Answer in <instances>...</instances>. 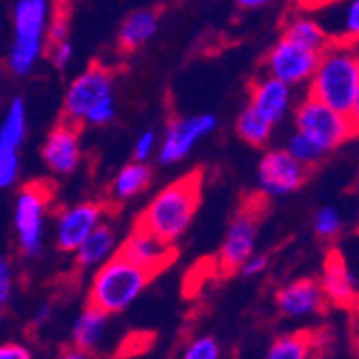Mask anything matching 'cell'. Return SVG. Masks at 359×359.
I'll use <instances>...</instances> for the list:
<instances>
[{
    "instance_id": "cell-1",
    "label": "cell",
    "mask_w": 359,
    "mask_h": 359,
    "mask_svg": "<svg viewBox=\"0 0 359 359\" xmlns=\"http://www.w3.org/2000/svg\"><path fill=\"white\" fill-rule=\"evenodd\" d=\"M203 194V172L194 170L159 189L138 215V228L166 243H177L191 226Z\"/></svg>"
},
{
    "instance_id": "cell-2",
    "label": "cell",
    "mask_w": 359,
    "mask_h": 359,
    "mask_svg": "<svg viewBox=\"0 0 359 359\" xmlns=\"http://www.w3.org/2000/svg\"><path fill=\"white\" fill-rule=\"evenodd\" d=\"M357 90L359 52L348 43L332 41L320 52L318 65L308 82V95L348 114Z\"/></svg>"
},
{
    "instance_id": "cell-3",
    "label": "cell",
    "mask_w": 359,
    "mask_h": 359,
    "mask_svg": "<svg viewBox=\"0 0 359 359\" xmlns=\"http://www.w3.org/2000/svg\"><path fill=\"white\" fill-rule=\"evenodd\" d=\"M153 278L149 269L114 254L97 267L88 288V304L106 314H121L140 297Z\"/></svg>"
},
{
    "instance_id": "cell-4",
    "label": "cell",
    "mask_w": 359,
    "mask_h": 359,
    "mask_svg": "<svg viewBox=\"0 0 359 359\" xmlns=\"http://www.w3.org/2000/svg\"><path fill=\"white\" fill-rule=\"evenodd\" d=\"M50 15V0H18L13 5V39L7 62L15 76H28L46 52Z\"/></svg>"
},
{
    "instance_id": "cell-5",
    "label": "cell",
    "mask_w": 359,
    "mask_h": 359,
    "mask_svg": "<svg viewBox=\"0 0 359 359\" xmlns=\"http://www.w3.org/2000/svg\"><path fill=\"white\" fill-rule=\"evenodd\" d=\"M295 129L312 144H316L325 155H330L357 136L346 112L323 104L310 95L295 110Z\"/></svg>"
},
{
    "instance_id": "cell-6",
    "label": "cell",
    "mask_w": 359,
    "mask_h": 359,
    "mask_svg": "<svg viewBox=\"0 0 359 359\" xmlns=\"http://www.w3.org/2000/svg\"><path fill=\"white\" fill-rule=\"evenodd\" d=\"M52 201V187L46 181H32L22 187L15 201V235L24 256H37L43 245L46 215Z\"/></svg>"
},
{
    "instance_id": "cell-7",
    "label": "cell",
    "mask_w": 359,
    "mask_h": 359,
    "mask_svg": "<svg viewBox=\"0 0 359 359\" xmlns=\"http://www.w3.org/2000/svg\"><path fill=\"white\" fill-rule=\"evenodd\" d=\"M114 95V76L104 65H90L88 69H84L67 88L62 100V118L84 125L86 114L104 102L106 97Z\"/></svg>"
},
{
    "instance_id": "cell-8",
    "label": "cell",
    "mask_w": 359,
    "mask_h": 359,
    "mask_svg": "<svg viewBox=\"0 0 359 359\" xmlns=\"http://www.w3.org/2000/svg\"><path fill=\"white\" fill-rule=\"evenodd\" d=\"M215 129H217L215 114H194V116L172 118L157 149L159 164H164V166L179 164V161H183L196 147H198L201 140L213 134Z\"/></svg>"
},
{
    "instance_id": "cell-9",
    "label": "cell",
    "mask_w": 359,
    "mask_h": 359,
    "mask_svg": "<svg viewBox=\"0 0 359 359\" xmlns=\"http://www.w3.org/2000/svg\"><path fill=\"white\" fill-rule=\"evenodd\" d=\"M258 211H260V203L248 201L233 217L217 254V267L222 269V273L239 271L243 260L250 254H254L256 239H258V215H260Z\"/></svg>"
},
{
    "instance_id": "cell-10",
    "label": "cell",
    "mask_w": 359,
    "mask_h": 359,
    "mask_svg": "<svg viewBox=\"0 0 359 359\" xmlns=\"http://www.w3.org/2000/svg\"><path fill=\"white\" fill-rule=\"evenodd\" d=\"M308 170L286 149H271L260 157L258 187L267 198L288 196L308 181Z\"/></svg>"
},
{
    "instance_id": "cell-11",
    "label": "cell",
    "mask_w": 359,
    "mask_h": 359,
    "mask_svg": "<svg viewBox=\"0 0 359 359\" xmlns=\"http://www.w3.org/2000/svg\"><path fill=\"white\" fill-rule=\"evenodd\" d=\"M318 58V52L308 50L286 37H280L278 43L265 56V69L269 76L286 82L288 86H299L310 82Z\"/></svg>"
},
{
    "instance_id": "cell-12",
    "label": "cell",
    "mask_w": 359,
    "mask_h": 359,
    "mask_svg": "<svg viewBox=\"0 0 359 359\" xmlns=\"http://www.w3.org/2000/svg\"><path fill=\"white\" fill-rule=\"evenodd\" d=\"M106 207L102 203H78L65 207L56 215V248L60 252L74 254L78 245L93 233L95 226L104 222Z\"/></svg>"
},
{
    "instance_id": "cell-13",
    "label": "cell",
    "mask_w": 359,
    "mask_h": 359,
    "mask_svg": "<svg viewBox=\"0 0 359 359\" xmlns=\"http://www.w3.org/2000/svg\"><path fill=\"white\" fill-rule=\"evenodd\" d=\"M43 164L54 175H72L78 170L82 161V144H80V125L60 121L48 134L41 147Z\"/></svg>"
},
{
    "instance_id": "cell-14",
    "label": "cell",
    "mask_w": 359,
    "mask_h": 359,
    "mask_svg": "<svg viewBox=\"0 0 359 359\" xmlns=\"http://www.w3.org/2000/svg\"><path fill=\"white\" fill-rule=\"evenodd\" d=\"M116 254H121L127 260H132V263L149 269L153 276L164 271L175 260V256H177L172 243L161 241L159 237L151 235L149 231H144V228H138V226L118 245Z\"/></svg>"
},
{
    "instance_id": "cell-15",
    "label": "cell",
    "mask_w": 359,
    "mask_h": 359,
    "mask_svg": "<svg viewBox=\"0 0 359 359\" xmlns=\"http://www.w3.org/2000/svg\"><path fill=\"white\" fill-rule=\"evenodd\" d=\"M278 310L286 318H304L312 314H320L327 308V299L320 288V282L314 278H302L276 292Z\"/></svg>"
},
{
    "instance_id": "cell-16",
    "label": "cell",
    "mask_w": 359,
    "mask_h": 359,
    "mask_svg": "<svg viewBox=\"0 0 359 359\" xmlns=\"http://www.w3.org/2000/svg\"><path fill=\"white\" fill-rule=\"evenodd\" d=\"M320 288L325 292V299L332 306L338 308H353L357 302V282L355 276L346 263V258L338 252L332 250L325 256L323 271H320Z\"/></svg>"
},
{
    "instance_id": "cell-17",
    "label": "cell",
    "mask_w": 359,
    "mask_h": 359,
    "mask_svg": "<svg viewBox=\"0 0 359 359\" xmlns=\"http://www.w3.org/2000/svg\"><path fill=\"white\" fill-rule=\"evenodd\" d=\"M290 88L292 86H288L286 82L267 74L250 86V106L271 125H280L292 106Z\"/></svg>"
},
{
    "instance_id": "cell-18",
    "label": "cell",
    "mask_w": 359,
    "mask_h": 359,
    "mask_svg": "<svg viewBox=\"0 0 359 359\" xmlns=\"http://www.w3.org/2000/svg\"><path fill=\"white\" fill-rule=\"evenodd\" d=\"M118 250V241H116V233L110 224H100L93 228V233L78 245V250L74 252L76 263L80 269H97L102 263L110 256H114Z\"/></svg>"
},
{
    "instance_id": "cell-19",
    "label": "cell",
    "mask_w": 359,
    "mask_h": 359,
    "mask_svg": "<svg viewBox=\"0 0 359 359\" xmlns=\"http://www.w3.org/2000/svg\"><path fill=\"white\" fill-rule=\"evenodd\" d=\"M159 28V13L155 9H138L129 13L118 28V48L127 54L144 48Z\"/></svg>"
},
{
    "instance_id": "cell-20",
    "label": "cell",
    "mask_w": 359,
    "mask_h": 359,
    "mask_svg": "<svg viewBox=\"0 0 359 359\" xmlns=\"http://www.w3.org/2000/svg\"><path fill=\"white\" fill-rule=\"evenodd\" d=\"M108 316L104 310L95 308L88 304V308L78 316L76 325H74V334H72V340H74V348L80 351L84 357L97 353L100 348L102 340H104V334L108 330Z\"/></svg>"
},
{
    "instance_id": "cell-21",
    "label": "cell",
    "mask_w": 359,
    "mask_h": 359,
    "mask_svg": "<svg viewBox=\"0 0 359 359\" xmlns=\"http://www.w3.org/2000/svg\"><path fill=\"white\" fill-rule=\"evenodd\" d=\"M151 179H153V172L151 168L147 166V161H132V164L123 166L114 181H112V187H110V196L114 203H127L140 196L149 185H151Z\"/></svg>"
},
{
    "instance_id": "cell-22",
    "label": "cell",
    "mask_w": 359,
    "mask_h": 359,
    "mask_svg": "<svg viewBox=\"0 0 359 359\" xmlns=\"http://www.w3.org/2000/svg\"><path fill=\"white\" fill-rule=\"evenodd\" d=\"M282 37L295 41L308 50H314V52H323L332 43V37L330 32L325 30L314 18H308V15H297V18H290L284 26V32Z\"/></svg>"
},
{
    "instance_id": "cell-23",
    "label": "cell",
    "mask_w": 359,
    "mask_h": 359,
    "mask_svg": "<svg viewBox=\"0 0 359 359\" xmlns=\"http://www.w3.org/2000/svg\"><path fill=\"white\" fill-rule=\"evenodd\" d=\"M273 127L276 125H271L267 118L260 116L252 106L243 108V112L237 116V123H235L237 136L250 147H265L271 140Z\"/></svg>"
},
{
    "instance_id": "cell-24",
    "label": "cell",
    "mask_w": 359,
    "mask_h": 359,
    "mask_svg": "<svg viewBox=\"0 0 359 359\" xmlns=\"http://www.w3.org/2000/svg\"><path fill=\"white\" fill-rule=\"evenodd\" d=\"M26 132H28L26 104L22 97H13L11 104L7 106L3 121H0V142L20 149L26 138Z\"/></svg>"
},
{
    "instance_id": "cell-25",
    "label": "cell",
    "mask_w": 359,
    "mask_h": 359,
    "mask_svg": "<svg viewBox=\"0 0 359 359\" xmlns=\"http://www.w3.org/2000/svg\"><path fill=\"white\" fill-rule=\"evenodd\" d=\"M312 336L308 332H299V334H286L280 336L267 351L269 359H306L312 355Z\"/></svg>"
},
{
    "instance_id": "cell-26",
    "label": "cell",
    "mask_w": 359,
    "mask_h": 359,
    "mask_svg": "<svg viewBox=\"0 0 359 359\" xmlns=\"http://www.w3.org/2000/svg\"><path fill=\"white\" fill-rule=\"evenodd\" d=\"M344 9H342V18H340V28L334 30L332 41H340V43H348L355 46L359 43V0H342Z\"/></svg>"
},
{
    "instance_id": "cell-27",
    "label": "cell",
    "mask_w": 359,
    "mask_h": 359,
    "mask_svg": "<svg viewBox=\"0 0 359 359\" xmlns=\"http://www.w3.org/2000/svg\"><path fill=\"white\" fill-rule=\"evenodd\" d=\"M284 149H286L292 157H295V159L299 161V164H304L306 168H312V166L320 164V161L325 159V153H323L316 144H312L304 134H299L297 129L288 136Z\"/></svg>"
},
{
    "instance_id": "cell-28",
    "label": "cell",
    "mask_w": 359,
    "mask_h": 359,
    "mask_svg": "<svg viewBox=\"0 0 359 359\" xmlns=\"http://www.w3.org/2000/svg\"><path fill=\"white\" fill-rule=\"evenodd\" d=\"M314 233L320 241L332 243L342 233V217L336 207H323L314 215Z\"/></svg>"
},
{
    "instance_id": "cell-29",
    "label": "cell",
    "mask_w": 359,
    "mask_h": 359,
    "mask_svg": "<svg viewBox=\"0 0 359 359\" xmlns=\"http://www.w3.org/2000/svg\"><path fill=\"white\" fill-rule=\"evenodd\" d=\"M18 147L0 142V189H7L18 181L20 172V157Z\"/></svg>"
},
{
    "instance_id": "cell-30",
    "label": "cell",
    "mask_w": 359,
    "mask_h": 359,
    "mask_svg": "<svg viewBox=\"0 0 359 359\" xmlns=\"http://www.w3.org/2000/svg\"><path fill=\"white\" fill-rule=\"evenodd\" d=\"M69 22H72V13L67 9V5L56 3L50 15V24H48V37H46V46L48 43H56L62 39H69Z\"/></svg>"
},
{
    "instance_id": "cell-31",
    "label": "cell",
    "mask_w": 359,
    "mask_h": 359,
    "mask_svg": "<svg viewBox=\"0 0 359 359\" xmlns=\"http://www.w3.org/2000/svg\"><path fill=\"white\" fill-rule=\"evenodd\" d=\"M222 355V348L217 344L215 338L211 336H201L187 344V348L183 351L185 359H217Z\"/></svg>"
},
{
    "instance_id": "cell-32",
    "label": "cell",
    "mask_w": 359,
    "mask_h": 359,
    "mask_svg": "<svg viewBox=\"0 0 359 359\" xmlns=\"http://www.w3.org/2000/svg\"><path fill=\"white\" fill-rule=\"evenodd\" d=\"M48 58L52 62V67H56L58 72H65L69 67V62L74 58V43L69 39H62L56 43H48L46 46Z\"/></svg>"
},
{
    "instance_id": "cell-33",
    "label": "cell",
    "mask_w": 359,
    "mask_h": 359,
    "mask_svg": "<svg viewBox=\"0 0 359 359\" xmlns=\"http://www.w3.org/2000/svg\"><path fill=\"white\" fill-rule=\"evenodd\" d=\"M114 114H116V100H114V95H112V97H106L104 102H100L86 114L84 125H93V127L108 125V123H112Z\"/></svg>"
},
{
    "instance_id": "cell-34",
    "label": "cell",
    "mask_w": 359,
    "mask_h": 359,
    "mask_svg": "<svg viewBox=\"0 0 359 359\" xmlns=\"http://www.w3.org/2000/svg\"><path fill=\"white\" fill-rule=\"evenodd\" d=\"M157 151V134L153 132V129H147V132H142L134 144V159L136 161H149Z\"/></svg>"
},
{
    "instance_id": "cell-35",
    "label": "cell",
    "mask_w": 359,
    "mask_h": 359,
    "mask_svg": "<svg viewBox=\"0 0 359 359\" xmlns=\"http://www.w3.org/2000/svg\"><path fill=\"white\" fill-rule=\"evenodd\" d=\"M13 292V265L7 256H0V299L9 304Z\"/></svg>"
},
{
    "instance_id": "cell-36",
    "label": "cell",
    "mask_w": 359,
    "mask_h": 359,
    "mask_svg": "<svg viewBox=\"0 0 359 359\" xmlns=\"http://www.w3.org/2000/svg\"><path fill=\"white\" fill-rule=\"evenodd\" d=\"M267 265H269V258L265 256V254H250L243 263H241V267H239V273L243 276V278H256V276H260L265 269H267Z\"/></svg>"
},
{
    "instance_id": "cell-37",
    "label": "cell",
    "mask_w": 359,
    "mask_h": 359,
    "mask_svg": "<svg viewBox=\"0 0 359 359\" xmlns=\"http://www.w3.org/2000/svg\"><path fill=\"white\" fill-rule=\"evenodd\" d=\"M30 351L24 344L18 342H5L0 344V359H30Z\"/></svg>"
},
{
    "instance_id": "cell-38",
    "label": "cell",
    "mask_w": 359,
    "mask_h": 359,
    "mask_svg": "<svg viewBox=\"0 0 359 359\" xmlns=\"http://www.w3.org/2000/svg\"><path fill=\"white\" fill-rule=\"evenodd\" d=\"M342 3V0H297L299 9L304 11H312V9H323V7H332V5H338Z\"/></svg>"
},
{
    "instance_id": "cell-39",
    "label": "cell",
    "mask_w": 359,
    "mask_h": 359,
    "mask_svg": "<svg viewBox=\"0 0 359 359\" xmlns=\"http://www.w3.org/2000/svg\"><path fill=\"white\" fill-rule=\"evenodd\" d=\"M52 312H54V308H52V304H41L37 310H35V316H32V325H37V327H41L43 323H48L50 320V316H52Z\"/></svg>"
},
{
    "instance_id": "cell-40",
    "label": "cell",
    "mask_w": 359,
    "mask_h": 359,
    "mask_svg": "<svg viewBox=\"0 0 359 359\" xmlns=\"http://www.w3.org/2000/svg\"><path fill=\"white\" fill-rule=\"evenodd\" d=\"M271 0H235V5L239 9H245V11H254V9H260V7H267Z\"/></svg>"
},
{
    "instance_id": "cell-41",
    "label": "cell",
    "mask_w": 359,
    "mask_h": 359,
    "mask_svg": "<svg viewBox=\"0 0 359 359\" xmlns=\"http://www.w3.org/2000/svg\"><path fill=\"white\" fill-rule=\"evenodd\" d=\"M348 116H351V123H353V127H355V132H357V136H359V90H357V95H355V100H353V104H351Z\"/></svg>"
},
{
    "instance_id": "cell-42",
    "label": "cell",
    "mask_w": 359,
    "mask_h": 359,
    "mask_svg": "<svg viewBox=\"0 0 359 359\" xmlns=\"http://www.w3.org/2000/svg\"><path fill=\"white\" fill-rule=\"evenodd\" d=\"M5 306H7V304H5L3 299H0V325H3V318H5Z\"/></svg>"
},
{
    "instance_id": "cell-43",
    "label": "cell",
    "mask_w": 359,
    "mask_h": 359,
    "mask_svg": "<svg viewBox=\"0 0 359 359\" xmlns=\"http://www.w3.org/2000/svg\"><path fill=\"white\" fill-rule=\"evenodd\" d=\"M355 306H357V310H359V295H357V302H355Z\"/></svg>"
}]
</instances>
